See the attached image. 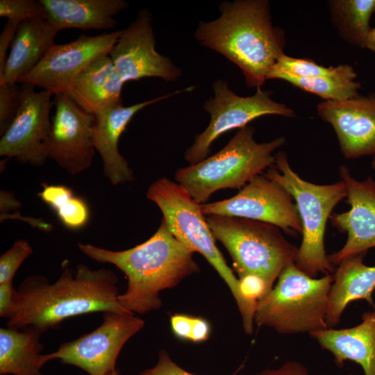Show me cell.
<instances>
[{
    "label": "cell",
    "mask_w": 375,
    "mask_h": 375,
    "mask_svg": "<svg viewBox=\"0 0 375 375\" xmlns=\"http://www.w3.org/2000/svg\"><path fill=\"white\" fill-rule=\"evenodd\" d=\"M118 278L108 269L92 270L79 264L74 271L68 260L62 273L51 283L42 275L26 277L20 284V308L7 326H32L42 333L58 327L66 319L88 313L113 311L129 312L118 301Z\"/></svg>",
    "instance_id": "6da1fadb"
},
{
    "label": "cell",
    "mask_w": 375,
    "mask_h": 375,
    "mask_svg": "<svg viewBox=\"0 0 375 375\" xmlns=\"http://www.w3.org/2000/svg\"><path fill=\"white\" fill-rule=\"evenodd\" d=\"M78 247L92 260L112 264L124 272L127 289L118 295V301L133 314L159 309L162 290L200 271L194 252L174 237L163 218L151 238L131 249L112 251L83 243H78Z\"/></svg>",
    "instance_id": "7a4b0ae2"
},
{
    "label": "cell",
    "mask_w": 375,
    "mask_h": 375,
    "mask_svg": "<svg viewBox=\"0 0 375 375\" xmlns=\"http://www.w3.org/2000/svg\"><path fill=\"white\" fill-rule=\"evenodd\" d=\"M219 10L216 19L199 22L195 38L238 66L248 87L261 88L285 46L283 31L272 24L269 1H226Z\"/></svg>",
    "instance_id": "3957f363"
},
{
    "label": "cell",
    "mask_w": 375,
    "mask_h": 375,
    "mask_svg": "<svg viewBox=\"0 0 375 375\" xmlns=\"http://www.w3.org/2000/svg\"><path fill=\"white\" fill-rule=\"evenodd\" d=\"M255 129L240 128L227 144L215 154L188 167L178 169L175 180L199 203H205L219 190L244 187L253 177L275 163L273 153L285 142L278 137L258 143Z\"/></svg>",
    "instance_id": "277c9868"
},
{
    "label": "cell",
    "mask_w": 375,
    "mask_h": 375,
    "mask_svg": "<svg viewBox=\"0 0 375 375\" xmlns=\"http://www.w3.org/2000/svg\"><path fill=\"white\" fill-rule=\"evenodd\" d=\"M275 166L264 174L285 188L293 197L302 225V241L298 249L296 266L310 277L334 271L324 248L326 222L335 206L347 192L340 180L328 185H318L301 178L290 167L284 151L275 154Z\"/></svg>",
    "instance_id": "5b68a950"
},
{
    "label": "cell",
    "mask_w": 375,
    "mask_h": 375,
    "mask_svg": "<svg viewBox=\"0 0 375 375\" xmlns=\"http://www.w3.org/2000/svg\"><path fill=\"white\" fill-rule=\"evenodd\" d=\"M147 197L160 208L163 219L174 237L194 253L201 254L216 270L236 301L242 327L251 328L256 306L242 296L240 280L217 247L216 240L202 212L201 204L196 201L183 186L165 177L149 185Z\"/></svg>",
    "instance_id": "8992f818"
},
{
    "label": "cell",
    "mask_w": 375,
    "mask_h": 375,
    "mask_svg": "<svg viewBox=\"0 0 375 375\" xmlns=\"http://www.w3.org/2000/svg\"><path fill=\"white\" fill-rule=\"evenodd\" d=\"M206 220L215 240L232 258L238 278H258L265 285V295L283 269L295 263L299 248L274 225L222 215H210Z\"/></svg>",
    "instance_id": "52a82bcc"
},
{
    "label": "cell",
    "mask_w": 375,
    "mask_h": 375,
    "mask_svg": "<svg viewBox=\"0 0 375 375\" xmlns=\"http://www.w3.org/2000/svg\"><path fill=\"white\" fill-rule=\"evenodd\" d=\"M277 279L257 302L254 324L284 335L310 334L328 328L326 317L333 275L312 278L291 263Z\"/></svg>",
    "instance_id": "ba28073f"
},
{
    "label": "cell",
    "mask_w": 375,
    "mask_h": 375,
    "mask_svg": "<svg viewBox=\"0 0 375 375\" xmlns=\"http://www.w3.org/2000/svg\"><path fill=\"white\" fill-rule=\"evenodd\" d=\"M214 96L206 101L203 108L210 115L207 128L197 135L194 143L185 153L190 165L207 158L212 144L222 135L233 129L242 128L264 115H275L293 117L294 111L275 101L271 91L256 89L251 96L241 97L229 88L226 81L219 79L212 84Z\"/></svg>",
    "instance_id": "9c48e42d"
},
{
    "label": "cell",
    "mask_w": 375,
    "mask_h": 375,
    "mask_svg": "<svg viewBox=\"0 0 375 375\" xmlns=\"http://www.w3.org/2000/svg\"><path fill=\"white\" fill-rule=\"evenodd\" d=\"M144 325L133 313L106 311L102 323L94 331L61 344L51 353L41 355L42 368L51 360L77 367L89 375H110L116 369L117 357L126 342Z\"/></svg>",
    "instance_id": "30bf717a"
},
{
    "label": "cell",
    "mask_w": 375,
    "mask_h": 375,
    "mask_svg": "<svg viewBox=\"0 0 375 375\" xmlns=\"http://www.w3.org/2000/svg\"><path fill=\"white\" fill-rule=\"evenodd\" d=\"M201 206L204 215L248 219L274 225L292 236L302 233L293 197L264 174L253 177L235 196Z\"/></svg>",
    "instance_id": "8fae6325"
},
{
    "label": "cell",
    "mask_w": 375,
    "mask_h": 375,
    "mask_svg": "<svg viewBox=\"0 0 375 375\" xmlns=\"http://www.w3.org/2000/svg\"><path fill=\"white\" fill-rule=\"evenodd\" d=\"M121 33L122 30L94 36L82 34L70 42L55 44L17 83L41 88L53 95L67 94L85 68L98 58L109 55Z\"/></svg>",
    "instance_id": "7c38bea8"
},
{
    "label": "cell",
    "mask_w": 375,
    "mask_h": 375,
    "mask_svg": "<svg viewBox=\"0 0 375 375\" xmlns=\"http://www.w3.org/2000/svg\"><path fill=\"white\" fill-rule=\"evenodd\" d=\"M56 111L50 133L42 144L46 159H52L72 175L88 169L95 148L92 142L94 115L66 94L54 95Z\"/></svg>",
    "instance_id": "4fadbf2b"
},
{
    "label": "cell",
    "mask_w": 375,
    "mask_h": 375,
    "mask_svg": "<svg viewBox=\"0 0 375 375\" xmlns=\"http://www.w3.org/2000/svg\"><path fill=\"white\" fill-rule=\"evenodd\" d=\"M151 18L147 9L141 10L135 19L122 33L109 56L124 83L145 77L174 81L181 70L170 58L156 51Z\"/></svg>",
    "instance_id": "5bb4252c"
},
{
    "label": "cell",
    "mask_w": 375,
    "mask_h": 375,
    "mask_svg": "<svg viewBox=\"0 0 375 375\" xmlns=\"http://www.w3.org/2000/svg\"><path fill=\"white\" fill-rule=\"evenodd\" d=\"M22 84V98L18 112L1 136L0 156L5 159L15 158L19 162L42 165L47 160L42 144L51 126L49 112L53 94L42 90L35 92L31 84Z\"/></svg>",
    "instance_id": "9a60e30c"
},
{
    "label": "cell",
    "mask_w": 375,
    "mask_h": 375,
    "mask_svg": "<svg viewBox=\"0 0 375 375\" xmlns=\"http://www.w3.org/2000/svg\"><path fill=\"white\" fill-rule=\"evenodd\" d=\"M339 173L346 185V198L351 208L330 217L331 224L347 234L342 248L328 256L333 265L351 256L366 254L369 249L375 248V180L372 176L357 180L345 165L340 167Z\"/></svg>",
    "instance_id": "2e32d148"
},
{
    "label": "cell",
    "mask_w": 375,
    "mask_h": 375,
    "mask_svg": "<svg viewBox=\"0 0 375 375\" xmlns=\"http://www.w3.org/2000/svg\"><path fill=\"white\" fill-rule=\"evenodd\" d=\"M316 109L333 128L346 159L375 156V92L343 101H323Z\"/></svg>",
    "instance_id": "e0dca14e"
},
{
    "label": "cell",
    "mask_w": 375,
    "mask_h": 375,
    "mask_svg": "<svg viewBox=\"0 0 375 375\" xmlns=\"http://www.w3.org/2000/svg\"><path fill=\"white\" fill-rule=\"evenodd\" d=\"M194 88L190 86L130 106L115 104L93 114V144L101 157L103 173L112 185L132 182L135 179L133 170L118 150L119 138L135 114L147 106Z\"/></svg>",
    "instance_id": "ac0fdd59"
},
{
    "label": "cell",
    "mask_w": 375,
    "mask_h": 375,
    "mask_svg": "<svg viewBox=\"0 0 375 375\" xmlns=\"http://www.w3.org/2000/svg\"><path fill=\"white\" fill-rule=\"evenodd\" d=\"M309 335L333 354L338 367L351 360L362 367L364 375H375V310L365 312L355 326L328 328Z\"/></svg>",
    "instance_id": "d6986e66"
},
{
    "label": "cell",
    "mask_w": 375,
    "mask_h": 375,
    "mask_svg": "<svg viewBox=\"0 0 375 375\" xmlns=\"http://www.w3.org/2000/svg\"><path fill=\"white\" fill-rule=\"evenodd\" d=\"M47 20L58 31L76 28L108 30L116 25L114 16L126 9L124 0H39Z\"/></svg>",
    "instance_id": "ffe728a7"
},
{
    "label": "cell",
    "mask_w": 375,
    "mask_h": 375,
    "mask_svg": "<svg viewBox=\"0 0 375 375\" xmlns=\"http://www.w3.org/2000/svg\"><path fill=\"white\" fill-rule=\"evenodd\" d=\"M124 81L116 70L109 55L92 62L75 78L67 95L88 113L122 103Z\"/></svg>",
    "instance_id": "44dd1931"
},
{
    "label": "cell",
    "mask_w": 375,
    "mask_h": 375,
    "mask_svg": "<svg viewBox=\"0 0 375 375\" xmlns=\"http://www.w3.org/2000/svg\"><path fill=\"white\" fill-rule=\"evenodd\" d=\"M365 253L351 256L342 261L333 275L326 322L328 328L336 326L347 305L365 300L374 307L375 266L364 264Z\"/></svg>",
    "instance_id": "7402d4cb"
},
{
    "label": "cell",
    "mask_w": 375,
    "mask_h": 375,
    "mask_svg": "<svg viewBox=\"0 0 375 375\" xmlns=\"http://www.w3.org/2000/svg\"><path fill=\"white\" fill-rule=\"evenodd\" d=\"M58 31L47 21L31 19L17 27L0 85L17 83L31 71L54 44Z\"/></svg>",
    "instance_id": "603a6c76"
},
{
    "label": "cell",
    "mask_w": 375,
    "mask_h": 375,
    "mask_svg": "<svg viewBox=\"0 0 375 375\" xmlns=\"http://www.w3.org/2000/svg\"><path fill=\"white\" fill-rule=\"evenodd\" d=\"M42 333L32 326L0 328V375H43L39 359Z\"/></svg>",
    "instance_id": "cb8c5ba5"
},
{
    "label": "cell",
    "mask_w": 375,
    "mask_h": 375,
    "mask_svg": "<svg viewBox=\"0 0 375 375\" xmlns=\"http://www.w3.org/2000/svg\"><path fill=\"white\" fill-rule=\"evenodd\" d=\"M328 4L339 35L351 45L365 48L375 0H331Z\"/></svg>",
    "instance_id": "d4e9b609"
},
{
    "label": "cell",
    "mask_w": 375,
    "mask_h": 375,
    "mask_svg": "<svg viewBox=\"0 0 375 375\" xmlns=\"http://www.w3.org/2000/svg\"><path fill=\"white\" fill-rule=\"evenodd\" d=\"M38 197L56 213L67 228L77 231L83 228L90 219V209L85 201L76 196L72 190L63 185L42 184Z\"/></svg>",
    "instance_id": "484cf974"
},
{
    "label": "cell",
    "mask_w": 375,
    "mask_h": 375,
    "mask_svg": "<svg viewBox=\"0 0 375 375\" xmlns=\"http://www.w3.org/2000/svg\"><path fill=\"white\" fill-rule=\"evenodd\" d=\"M276 73L303 78L324 77L343 81H355L357 77L354 68L347 64L326 67L312 60L294 58L285 53L279 57L271 68L267 80L271 75Z\"/></svg>",
    "instance_id": "4316f807"
},
{
    "label": "cell",
    "mask_w": 375,
    "mask_h": 375,
    "mask_svg": "<svg viewBox=\"0 0 375 375\" xmlns=\"http://www.w3.org/2000/svg\"><path fill=\"white\" fill-rule=\"evenodd\" d=\"M269 79L283 80L304 91L315 94L324 101H343L356 97L361 88L359 82L343 81L334 78L317 77H296L288 74L276 73Z\"/></svg>",
    "instance_id": "83f0119b"
},
{
    "label": "cell",
    "mask_w": 375,
    "mask_h": 375,
    "mask_svg": "<svg viewBox=\"0 0 375 375\" xmlns=\"http://www.w3.org/2000/svg\"><path fill=\"white\" fill-rule=\"evenodd\" d=\"M0 16L18 25L31 19L47 20L43 6L39 1L35 0H1Z\"/></svg>",
    "instance_id": "f1b7e54d"
},
{
    "label": "cell",
    "mask_w": 375,
    "mask_h": 375,
    "mask_svg": "<svg viewBox=\"0 0 375 375\" xmlns=\"http://www.w3.org/2000/svg\"><path fill=\"white\" fill-rule=\"evenodd\" d=\"M33 248L26 240H19L0 257V284L12 282L16 272Z\"/></svg>",
    "instance_id": "f546056e"
},
{
    "label": "cell",
    "mask_w": 375,
    "mask_h": 375,
    "mask_svg": "<svg viewBox=\"0 0 375 375\" xmlns=\"http://www.w3.org/2000/svg\"><path fill=\"white\" fill-rule=\"evenodd\" d=\"M22 98V87L16 84L0 85V135L15 119Z\"/></svg>",
    "instance_id": "4dcf8cb0"
},
{
    "label": "cell",
    "mask_w": 375,
    "mask_h": 375,
    "mask_svg": "<svg viewBox=\"0 0 375 375\" xmlns=\"http://www.w3.org/2000/svg\"><path fill=\"white\" fill-rule=\"evenodd\" d=\"M21 294L15 290L12 282L0 284V317L12 318L17 313L21 304Z\"/></svg>",
    "instance_id": "1f68e13d"
},
{
    "label": "cell",
    "mask_w": 375,
    "mask_h": 375,
    "mask_svg": "<svg viewBox=\"0 0 375 375\" xmlns=\"http://www.w3.org/2000/svg\"><path fill=\"white\" fill-rule=\"evenodd\" d=\"M235 374L232 375H235ZM139 375H195L183 369L175 363L169 353L161 350L159 352L158 360L156 365L149 369L142 371Z\"/></svg>",
    "instance_id": "d6a6232c"
},
{
    "label": "cell",
    "mask_w": 375,
    "mask_h": 375,
    "mask_svg": "<svg viewBox=\"0 0 375 375\" xmlns=\"http://www.w3.org/2000/svg\"><path fill=\"white\" fill-rule=\"evenodd\" d=\"M194 316L175 313L170 316L171 330L176 338L190 341Z\"/></svg>",
    "instance_id": "836d02e7"
},
{
    "label": "cell",
    "mask_w": 375,
    "mask_h": 375,
    "mask_svg": "<svg viewBox=\"0 0 375 375\" xmlns=\"http://www.w3.org/2000/svg\"><path fill=\"white\" fill-rule=\"evenodd\" d=\"M18 24L7 21L0 35V77L3 75L7 59V51L17 31Z\"/></svg>",
    "instance_id": "e575fe53"
},
{
    "label": "cell",
    "mask_w": 375,
    "mask_h": 375,
    "mask_svg": "<svg viewBox=\"0 0 375 375\" xmlns=\"http://www.w3.org/2000/svg\"><path fill=\"white\" fill-rule=\"evenodd\" d=\"M251 375H310L307 368L299 362L288 360L276 369H265Z\"/></svg>",
    "instance_id": "d590c367"
},
{
    "label": "cell",
    "mask_w": 375,
    "mask_h": 375,
    "mask_svg": "<svg viewBox=\"0 0 375 375\" xmlns=\"http://www.w3.org/2000/svg\"><path fill=\"white\" fill-rule=\"evenodd\" d=\"M210 323L206 319L194 316L190 342L201 343L206 341L210 337Z\"/></svg>",
    "instance_id": "8d00e7d4"
},
{
    "label": "cell",
    "mask_w": 375,
    "mask_h": 375,
    "mask_svg": "<svg viewBox=\"0 0 375 375\" xmlns=\"http://www.w3.org/2000/svg\"><path fill=\"white\" fill-rule=\"evenodd\" d=\"M365 49L375 53V28H371L367 39Z\"/></svg>",
    "instance_id": "74e56055"
},
{
    "label": "cell",
    "mask_w": 375,
    "mask_h": 375,
    "mask_svg": "<svg viewBox=\"0 0 375 375\" xmlns=\"http://www.w3.org/2000/svg\"><path fill=\"white\" fill-rule=\"evenodd\" d=\"M371 167L374 172H375V156L373 157V159L371 162Z\"/></svg>",
    "instance_id": "f35d334b"
},
{
    "label": "cell",
    "mask_w": 375,
    "mask_h": 375,
    "mask_svg": "<svg viewBox=\"0 0 375 375\" xmlns=\"http://www.w3.org/2000/svg\"><path fill=\"white\" fill-rule=\"evenodd\" d=\"M110 375H120V372L118 369H115L112 374Z\"/></svg>",
    "instance_id": "ab89813d"
}]
</instances>
